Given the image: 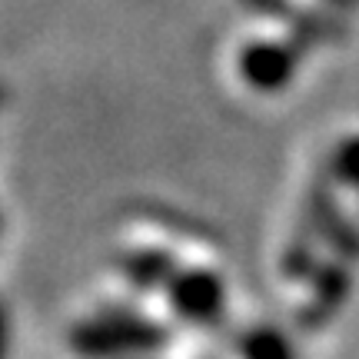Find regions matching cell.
<instances>
[{
  "mask_svg": "<svg viewBox=\"0 0 359 359\" xmlns=\"http://www.w3.org/2000/svg\"><path fill=\"white\" fill-rule=\"evenodd\" d=\"M167 343V330L130 309H110L70 330V346L83 359H110L127 353H156Z\"/></svg>",
  "mask_w": 359,
  "mask_h": 359,
  "instance_id": "cell-1",
  "label": "cell"
},
{
  "mask_svg": "<svg viewBox=\"0 0 359 359\" xmlns=\"http://www.w3.org/2000/svg\"><path fill=\"white\" fill-rule=\"evenodd\" d=\"M299 70V47L290 40H250L240 47L236 74L257 93H280Z\"/></svg>",
  "mask_w": 359,
  "mask_h": 359,
  "instance_id": "cell-2",
  "label": "cell"
},
{
  "mask_svg": "<svg viewBox=\"0 0 359 359\" xmlns=\"http://www.w3.org/2000/svg\"><path fill=\"white\" fill-rule=\"evenodd\" d=\"M163 290H167L170 306L187 323H200V326H213L226 303L223 280L210 269H177Z\"/></svg>",
  "mask_w": 359,
  "mask_h": 359,
  "instance_id": "cell-3",
  "label": "cell"
},
{
  "mask_svg": "<svg viewBox=\"0 0 359 359\" xmlns=\"http://www.w3.org/2000/svg\"><path fill=\"white\" fill-rule=\"evenodd\" d=\"M349 286H353V273H349L346 263L333 259V263L320 266L316 283H313V296H309V303L299 313V323L306 330H320L323 323H330L339 313V306L346 303Z\"/></svg>",
  "mask_w": 359,
  "mask_h": 359,
  "instance_id": "cell-4",
  "label": "cell"
},
{
  "mask_svg": "<svg viewBox=\"0 0 359 359\" xmlns=\"http://www.w3.org/2000/svg\"><path fill=\"white\" fill-rule=\"evenodd\" d=\"M120 269L133 286L156 290V286H167V280L177 273V263L163 250H133L120 259Z\"/></svg>",
  "mask_w": 359,
  "mask_h": 359,
  "instance_id": "cell-5",
  "label": "cell"
},
{
  "mask_svg": "<svg viewBox=\"0 0 359 359\" xmlns=\"http://www.w3.org/2000/svg\"><path fill=\"white\" fill-rule=\"evenodd\" d=\"M240 356L243 359H296L290 349V339L269 326H257L243 333L240 339Z\"/></svg>",
  "mask_w": 359,
  "mask_h": 359,
  "instance_id": "cell-6",
  "label": "cell"
},
{
  "mask_svg": "<svg viewBox=\"0 0 359 359\" xmlns=\"http://www.w3.org/2000/svg\"><path fill=\"white\" fill-rule=\"evenodd\" d=\"M330 180L349 190H359V133L336 143L330 154Z\"/></svg>",
  "mask_w": 359,
  "mask_h": 359,
  "instance_id": "cell-7",
  "label": "cell"
},
{
  "mask_svg": "<svg viewBox=\"0 0 359 359\" xmlns=\"http://www.w3.org/2000/svg\"><path fill=\"white\" fill-rule=\"evenodd\" d=\"M4 346H7V313L0 306V359H4Z\"/></svg>",
  "mask_w": 359,
  "mask_h": 359,
  "instance_id": "cell-8",
  "label": "cell"
},
{
  "mask_svg": "<svg viewBox=\"0 0 359 359\" xmlns=\"http://www.w3.org/2000/svg\"><path fill=\"white\" fill-rule=\"evenodd\" d=\"M333 7H349V4H356V0H330Z\"/></svg>",
  "mask_w": 359,
  "mask_h": 359,
  "instance_id": "cell-9",
  "label": "cell"
},
{
  "mask_svg": "<svg viewBox=\"0 0 359 359\" xmlns=\"http://www.w3.org/2000/svg\"><path fill=\"white\" fill-rule=\"evenodd\" d=\"M4 97H7V90H4V87H0V103H4Z\"/></svg>",
  "mask_w": 359,
  "mask_h": 359,
  "instance_id": "cell-10",
  "label": "cell"
}]
</instances>
